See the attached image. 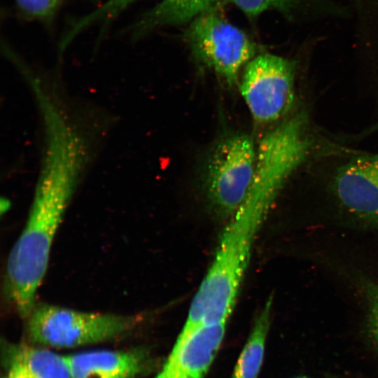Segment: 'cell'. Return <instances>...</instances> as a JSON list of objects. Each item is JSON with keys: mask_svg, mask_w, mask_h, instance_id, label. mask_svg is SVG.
I'll return each instance as SVG.
<instances>
[{"mask_svg": "<svg viewBox=\"0 0 378 378\" xmlns=\"http://www.w3.org/2000/svg\"><path fill=\"white\" fill-rule=\"evenodd\" d=\"M25 319L31 341L52 346L74 347L121 336L134 328L140 318L36 302Z\"/></svg>", "mask_w": 378, "mask_h": 378, "instance_id": "1", "label": "cell"}, {"mask_svg": "<svg viewBox=\"0 0 378 378\" xmlns=\"http://www.w3.org/2000/svg\"><path fill=\"white\" fill-rule=\"evenodd\" d=\"M187 37L197 59L229 85L237 81L241 69L257 50L245 32L213 9L192 20Z\"/></svg>", "mask_w": 378, "mask_h": 378, "instance_id": "2", "label": "cell"}, {"mask_svg": "<svg viewBox=\"0 0 378 378\" xmlns=\"http://www.w3.org/2000/svg\"><path fill=\"white\" fill-rule=\"evenodd\" d=\"M257 148L246 134H232L215 148L208 163L206 188L214 206L232 215L246 199L255 176Z\"/></svg>", "mask_w": 378, "mask_h": 378, "instance_id": "3", "label": "cell"}, {"mask_svg": "<svg viewBox=\"0 0 378 378\" xmlns=\"http://www.w3.org/2000/svg\"><path fill=\"white\" fill-rule=\"evenodd\" d=\"M244 67L239 89L253 118L262 124L276 120L293 101L294 63L263 53L254 57Z\"/></svg>", "mask_w": 378, "mask_h": 378, "instance_id": "4", "label": "cell"}, {"mask_svg": "<svg viewBox=\"0 0 378 378\" xmlns=\"http://www.w3.org/2000/svg\"><path fill=\"white\" fill-rule=\"evenodd\" d=\"M226 322L205 324L176 340L155 378H204L222 343Z\"/></svg>", "mask_w": 378, "mask_h": 378, "instance_id": "5", "label": "cell"}, {"mask_svg": "<svg viewBox=\"0 0 378 378\" xmlns=\"http://www.w3.org/2000/svg\"><path fill=\"white\" fill-rule=\"evenodd\" d=\"M337 195L351 214L378 223V154L358 158L343 166L335 179Z\"/></svg>", "mask_w": 378, "mask_h": 378, "instance_id": "6", "label": "cell"}, {"mask_svg": "<svg viewBox=\"0 0 378 378\" xmlns=\"http://www.w3.org/2000/svg\"><path fill=\"white\" fill-rule=\"evenodd\" d=\"M64 357L71 378H134L146 363L141 350L94 351Z\"/></svg>", "mask_w": 378, "mask_h": 378, "instance_id": "7", "label": "cell"}, {"mask_svg": "<svg viewBox=\"0 0 378 378\" xmlns=\"http://www.w3.org/2000/svg\"><path fill=\"white\" fill-rule=\"evenodd\" d=\"M219 0H162L127 28L128 34L136 39L155 28L180 24L195 20L213 9Z\"/></svg>", "mask_w": 378, "mask_h": 378, "instance_id": "8", "label": "cell"}, {"mask_svg": "<svg viewBox=\"0 0 378 378\" xmlns=\"http://www.w3.org/2000/svg\"><path fill=\"white\" fill-rule=\"evenodd\" d=\"M11 363L23 365L32 378H71L64 356L25 344L6 346Z\"/></svg>", "mask_w": 378, "mask_h": 378, "instance_id": "9", "label": "cell"}, {"mask_svg": "<svg viewBox=\"0 0 378 378\" xmlns=\"http://www.w3.org/2000/svg\"><path fill=\"white\" fill-rule=\"evenodd\" d=\"M270 298L258 315L252 331L236 363L232 378H257L262 365L272 312Z\"/></svg>", "mask_w": 378, "mask_h": 378, "instance_id": "10", "label": "cell"}, {"mask_svg": "<svg viewBox=\"0 0 378 378\" xmlns=\"http://www.w3.org/2000/svg\"><path fill=\"white\" fill-rule=\"evenodd\" d=\"M138 0H106L101 6L71 22L64 34L72 42L82 31L93 25L106 27L115 18Z\"/></svg>", "mask_w": 378, "mask_h": 378, "instance_id": "11", "label": "cell"}, {"mask_svg": "<svg viewBox=\"0 0 378 378\" xmlns=\"http://www.w3.org/2000/svg\"><path fill=\"white\" fill-rule=\"evenodd\" d=\"M14 2L23 17L50 24L59 10L62 0H14Z\"/></svg>", "mask_w": 378, "mask_h": 378, "instance_id": "12", "label": "cell"}, {"mask_svg": "<svg viewBox=\"0 0 378 378\" xmlns=\"http://www.w3.org/2000/svg\"><path fill=\"white\" fill-rule=\"evenodd\" d=\"M249 18H255L272 9L290 11L300 0H229Z\"/></svg>", "mask_w": 378, "mask_h": 378, "instance_id": "13", "label": "cell"}, {"mask_svg": "<svg viewBox=\"0 0 378 378\" xmlns=\"http://www.w3.org/2000/svg\"><path fill=\"white\" fill-rule=\"evenodd\" d=\"M362 286L368 304L367 332L378 351V281H364Z\"/></svg>", "mask_w": 378, "mask_h": 378, "instance_id": "14", "label": "cell"}, {"mask_svg": "<svg viewBox=\"0 0 378 378\" xmlns=\"http://www.w3.org/2000/svg\"><path fill=\"white\" fill-rule=\"evenodd\" d=\"M6 378H32L26 368L20 363H11V368Z\"/></svg>", "mask_w": 378, "mask_h": 378, "instance_id": "15", "label": "cell"}, {"mask_svg": "<svg viewBox=\"0 0 378 378\" xmlns=\"http://www.w3.org/2000/svg\"><path fill=\"white\" fill-rule=\"evenodd\" d=\"M295 378H309V377H305V376H302V377H295Z\"/></svg>", "mask_w": 378, "mask_h": 378, "instance_id": "16", "label": "cell"}, {"mask_svg": "<svg viewBox=\"0 0 378 378\" xmlns=\"http://www.w3.org/2000/svg\"><path fill=\"white\" fill-rule=\"evenodd\" d=\"M377 225H378V223H377Z\"/></svg>", "mask_w": 378, "mask_h": 378, "instance_id": "17", "label": "cell"}]
</instances>
